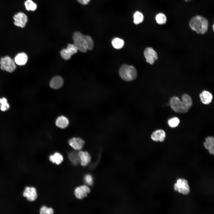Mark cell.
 <instances>
[{
	"label": "cell",
	"mask_w": 214,
	"mask_h": 214,
	"mask_svg": "<svg viewBox=\"0 0 214 214\" xmlns=\"http://www.w3.org/2000/svg\"><path fill=\"white\" fill-rule=\"evenodd\" d=\"M182 101L177 97H174L171 99V107L172 109L175 112L186 113L188 111L192 105V100L189 95L184 94L182 95Z\"/></svg>",
	"instance_id": "cell-1"
},
{
	"label": "cell",
	"mask_w": 214,
	"mask_h": 214,
	"mask_svg": "<svg viewBox=\"0 0 214 214\" xmlns=\"http://www.w3.org/2000/svg\"><path fill=\"white\" fill-rule=\"evenodd\" d=\"M189 25L191 29L199 34H204L207 31L209 23L205 17L199 15L193 17L190 20Z\"/></svg>",
	"instance_id": "cell-2"
},
{
	"label": "cell",
	"mask_w": 214,
	"mask_h": 214,
	"mask_svg": "<svg viewBox=\"0 0 214 214\" xmlns=\"http://www.w3.org/2000/svg\"><path fill=\"white\" fill-rule=\"evenodd\" d=\"M74 45L78 50L83 52H86L87 47L89 44L91 37L88 35H85L78 32H75L73 36Z\"/></svg>",
	"instance_id": "cell-3"
},
{
	"label": "cell",
	"mask_w": 214,
	"mask_h": 214,
	"mask_svg": "<svg viewBox=\"0 0 214 214\" xmlns=\"http://www.w3.org/2000/svg\"><path fill=\"white\" fill-rule=\"evenodd\" d=\"M119 74L120 77L124 81H130L136 79L137 72L134 66L125 64L122 65L120 68Z\"/></svg>",
	"instance_id": "cell-4"
},
{
	"label": "cell",
	"mask_w": 214,
	"mask_h": 214,
	"mask_svg": "<svg viewBox=\"0 0 214 214\" xmlns=\"http://www.w3.org/2000/svg\"><path fill=\"white\" fill-rule=\"evenodd\" d=\"M0 68L3 71L11 73L16 69V64L10 56H6L0 59Z\"/></svg>",
	"instance_id": "cell-5"
},
{
	"label": "cell",
	"mask_w": 214,
	"mask_h": 214,
	"mask_svg": "<svg viewBox=\"0 0 214 214\" xmlns=\"http://www.w3.org/2000/svg\"><path fill=\"white\" fill-rule=\"evenodd\" d=\"M13 23L16 27L21 28H25L28 22V18L26 13L22 12H18L13 16Z\"/></svg>",
	"instance_id": "cell-6"
},
{
	"label": "cell",
	"mask_w": 214,
	"mask_h": 214,
	"mask_svg": "<svg viewBox=\"0 0 214 214\" xmlns=\"http://www.w3.org/2000/svg\"><path fill=\"white\" fill-rule=\"evenodd\" d=\"M174 188L175 191H177L184 195L188 194L190 192L188 182L184 179H178L174 185Z\"/></svg>",
	"instance_id": "cell-7"
},
{
	"label": "cell",
	"mask_w": 214,
	"mask_h": 214,
	"mask_svg": "<svg viewBox=\"0 0 214 214\" xmlns=\"http://www.w3.org/2000/svg\"><path fill=\"white\" fill-rule=\"evenodd\" d=\"M78 49L74 44H69L66 49H63L60 52L62 57L64 59L68 60L72 56L77 52Z\"/></svg>",
	"instance_id": "cell-8"
},
{
	"label": "cell",
	"mask_w": 214,
	"mask_h": 214,
	"mask_svg": "<svg viewBox=\"0 0 214 214\" xmlns=\"http://www.w3.org/2000/svg\"><path fill=\"white\" fill-rule=\"evenodd\" d=\"M144 55L146 62L151 64H153L158 59L156 52L151 47L146 48L144 51Z\"/></svg>",
	"instance_id": "cell-9"
},
{
	"label": "cell",
	"mask_w": 214,
	"mask_h": 214,
	"mask_svg": "<svg viewBox=\"0 0 214 214\" xmlns=\"http://www.w3.org/2000/svg\"><path fill=\"white\" fill-rule=\"evenodd\" d=\"M23 195L29 201H34L37 198V194L36 188L33 187H26L24 190Z\"/></svg>",
	"instance_id": "cell-10"
},
{
	"label": "cell",
	"mask_w": 214,
	"mask_h": 214,
	"mask_svg": "<svg viewBox=\"0 0 214 214\" xmlns=\"http://www.w3.org/2000/svg\"><path fill=\"white\" fill-rule=\"evenodd\" d=\"M90 192V189L88 186L83 185L76 188L74 193L76 198L82 199L86 197Z\"/></svg>",
	"instance_id": "cell-11"
},
{
	"label": "cell",
	"mask_w": 214,
	"mask_h": 214,
	"mask_svg": "<svg viewBox=\"0 0 214 214\" xmlns=\"http://www.w3.org/2000/svg\"><path fill=\"white\" fill-rule=\"evenodd\" d=\"M70 145L75 150H81L83 147L85 142L84 141L79 138H73L69 141Z\"/></svg>",
	"instance_id": "cell-12"
},
{
	"label": "cell",
	"mask_w": 214,
	"mask_h": 214,
	"mask_svg": "<svg viewBox=\"0 0 214 214\" xmlns=\"http://www.w3.org/2000/svg\"><path fill=\"white\" fill-rule=\"evenodd\" d=\"M80 162L81 165L86 166L90 162L91 157L89 154L86 151H80L78 152Z\"/></svg>",
	"instance_id": "cell-13"
},
{
	"label": "cell",
	"mask_w": 214,
	"mask_h": 214,
	"mask_svg": "<svg viewBox=\"0 0 214 214\" xmlns=\"http://www.w3.org/2000/svg\"><path fill=\"white\" fill-rule=\"evenodd\" d=\"M28 56L24 52H21L17 54L15 56L14 61L16 64L19 66H23L27 63Z\"/></svg>",
	"instance_id": "cell-14"
},
{
	"label": "cell",
	"mask_w": 214,
	"mask_h": 214,
	"mask_svg": "<svg viewBox=\"0 0 214 214\" xmlns=\"http://www.w3.org/2000/svg\"><path fill=\"white\" fill-rule=\"evenodd\" d=\"M166 137L165 131L162 130H158L153 132L152 134L151 137L154 141H163Z\"/></svg>",
	"instance_id": "cell-15"
},
{
	"label": "cell",
	"mask_w": 214,
	"mask_h": 214,
	"mask_svg": "<svg viewBox=\"0 0 214 214\" xmlns=\"http://www.w3.org/2000/svg\"><path fill=\"white\" fill-rule=\"evenodd\" d=\"M63 83V80L62 78L60 76H57L53 77L51 80L50 86L52 88L57 89L62 87Z\"/></svg>",
	"instance_id": "cell-16"
},
{
	"label": "cell",
	"mask_w": 214,
	"mask_h": 214,
	"mask_svg": "<svg viewBox=\"0 0 214 214\" xmlns=\"http://www.w3.org/2000/svg\"><path fill=\"white\" fill-rule=\"evenodd\" d=\"M205 142L204 143V147L209 150L210 153L214 155V139L213 137L210 136L207 137L205 139Z\"/></svg>",
	"instance_id": "cell-17"
},
{
	"label": "cell",
	"mask_w": 214,
	"mask_h": 214,
	"mask_svg": "<svg viewBox=\"0 0 214 214\" xmlns=\"http://www.w3.org/2000/svg\"><path fill=\"white\" fill-rule=\"evenodd\" d=\"M201 102L205 104H208L211 102L213 99L212 94L207 91H204L199 95Z\"/></svg>",
	"instance_id": "cell-18"
},
{
	"label": "cell",
	"mask_w": 214,
	"mask_h": 214,
	"mask_svg": "<svg viewBox=\"0 0 214 214\" xmlns=\"http://www.w3.org/2000/svg\"><path fill=\"white\" fill-rule=\"evenodd\" d=\"M69 124V121L67 118L63 116L59 117L56 121V126L61 128L63 129L66 128Z\"/></svg>",
	"instance_id": "cell-19"
},
{
	"label": "cell",
	"mask_w": 214,
	"mask_h": 214,
	"mask_svg": "<svg viewBox=\"0 0 214 214\" xmlns=\"http://www.w3.org/2000/svg\"><path fill=\"white\" fill-rule=\"evenodd\" d=\"M49 159L50 160L52 163H55L57 165L60 164L63 160L62 155L58 152H55L53 155H51Z\"/></svg>",
	"instance_id": "cell-20"
},
{
	"label": "cell",
	"mask_w": 214,
	"mask_h": 214,
	"mask_svg": "<svg viewBox=\"0 0 214 214\" xmlns=\"http://www.w3.org/2000/svg\"><path fill=\"white\" fill-rule=\"evenodd\" d=\"M24 4L26 10L28 11H34L37 8V4L32 0H26Z\"/></svg>",
	"instance_id": "cell-21"
},
{
	"label": "cell",
	"mask_w": 214,
	"mask_h": 214,
	"mask_svg": "<svg viewBox=\"0 0 214 214\" xmlns=\"http://www.w3.org/2000/svg\"><path fill=\"white\" fill-rule=\"evenodd\" d=\"M69 159L74 165H76L80 162V160L78 152L72 151L70 152L68 155Z\"/></svg>",
	"instance_id": "cell-22"
},
{
	"label": "cell",
	"mask_w": 214,
	"mask_h": 214,
	"mask_svg": "<svg viewBox=\"0 0 214 214\" xmlns=\"http://www.w3.org/2000/svg\"><path fill=\"white\" fill-rule=\"evenodd\" d=\"M111 44L115 48L120 49L123 47L124 42L123 40L122 39L118 37H115L112 40Z\"/></svg>",
	"instance_id": "cell-23"
},
{
	"label": "cell",
	"mask_w": 214,
	"mask_h": 214,
	"mask_svg": "<svg viewBox=\"0 0 214 214\" xmlns=\"http://www.w3.org/2000/svg\"><path fill=\"white\" fill-rule=\"evenodd\" d=\"M10 108V104L7 99L5 97L0 98V110L5 112L9 110Z\"/></svg>",
	"instance_id": "cell-24"
},
{
	"label": "cell",
	"mask_w": 214,
	"mask_h": 214,
	"mask_svg": "<svg viewBox=\"0 0 214 214\" xmlns=\"http://www.w3.org/2000/svg\"><path fill=\"white\" fill-rule=\"evenodd\" d=\"M133 22L136 24L141 23L144 19L143 14L140 12L137 11L135 12L133 15Z\"/></svg>",
	"instance_id": "cell-25"
},
{
	"label": "cell",
	"mask_w": 214,
	"mask_h": 214,
	"mask_svg": "<svg viewBox=\"0 0 214 214\" xmlns=\"http://www.w3.org/2000/svg\"><path fill=\"white\" fill-rule=\"evenodd\" d=\"M155 19L157 23L160 25L164 24L167 21L166 16L162 13H159L157 14Z\"/></svg>",
	"instance_id": "cell-26"
},
{
	"label": "cell",
	"mask_w": 214,
	"mask_h": 214,
	"mask_svg": "<svg viewBox=\"0 0 214 214\" xmlns=\"http://www.w3.org/2000/svg\"><path fill=\"white\" fill-rule=\"evenodd\" d=\"M180 122V120L177 117H174L169 119L168 121V124L171 127L174 128L177 126Z\"/></svg>",
	"instance_id": "cell-27"
},
{
	"label": "cell",
	"mask_w": 214,
	"mask_h": 214,
	"mask_svg": "<svg viewBox=\"0 0 214 214\" xmlns=\"http://www.w3.org/2000/svg\"><path fill=\"white\" fill-rule=\"evenodd\" d=\"M41 214H52L54 213V210L51 208H48L45 206L42 207L40 210Z\"/></svg>",
	"instance_id": "cell-28"
},
{
	"label": "cell",
	"mask_w": 214,
	"mask_h": 214,
	"mask_svg": "<svg viewBox=\"0 0 214 214\" xmlns=\"http://www.w3.org/2000/svg\"><path fill=\"white\" fill-rule=\"evenodd\" d=\"M85 182L88 185H91L93 183V179L92 176L89 174H87L84 177Z\"/></svg>",
	"instance_id": "cell-29"
},
{
	"label": "cell",
	"mask_w": 214,
	"mask_h": 214,
	"mask_svg": "<svg viewBox=\"0 0 214 214\" xmlns=\"http://www.w3.org/2000/svg\"><path fill=\"white\" fill-rule=\"evenodd\" d=\"M80 3L83 5L87 4L90 1V0H77Z\"/></svg>",
	"instance_id": "cell-30"
},
{
	"label": "cell",
	"mask_w": 214,
	"mask_h": 214,
	"mask_svg": "<svg viewBox=\"0 0 214 214\" xmlns=\"http://www.w3.org/2000/svg\"><path fill=\"white\" fill-rule=\"evenodd\" d=\"M184 0L186 2H189V1H192V0Z\"/></svg>",
	"instance_id": "cell-31"
}]
</instances>
